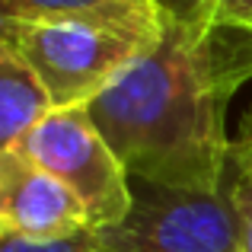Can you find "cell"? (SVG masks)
<instances>
[{"mask_svg":"<svg viewBox=\"0 0 252 252\" xmlns=\"http://www.w3.org/2000/svg\"><path fill=\"white\" fill-rule=\"evenodd\" d=\"M249 80L252 26L166 19L157 48L86 109L131 176L220 191L233 154L227 102Z\"/></svg>","mask_w":252,"mask_h":252,"instance_id":"obj_1","label":"cell"},{"mask_svg":"<svg viewBox=\"0 0 252 252\" xmlns=\"http://www.w3.org/2000/svg\"><path fill=\"white\" fill-rule=\"evenodd\" d=\"M163 29L166 16L154 0H131L58 19H0V42L29 61L55 109H77L154 51Z\"/></svg>","mask_w":252,"mask_h":252,"instance_id":"obj_2","label":"cell"},{"mask_svg":"<svg viewBox=\"0 0 252 252\" xmlns=\"http://www.w3.org/2000/svg\"><path fill=\"white\" fill-rule=\"evenodd\" d=\"M105 252H243L227 189L201 191L131 176V208L99 230Z\"/></svg>","mask_w":252,"mask_h":252,"instance_id":"obj_3","label":"cell"},{"mask_svg":"<svg viewBox=\"0 0 252 252\" xmlns=\"http://www.w3.org/2000/svg\"><path fill=\"white\" fill-rule=\"evenodd\" d=\"M19 150L80 198L96 230L112 227L128 214L131 172L109 147L86 105L55 109Z\"/></svg>","mask_w":252,"mask_h":252,"instance_id":"obj_4","label":"cell"},{"mask_svg":"<svg viewBox=\"0 0 252 252\" xmlns=\"http://www.w3.org/2000/svg\"><path fill=\"white\" fill-rule=\"evenodd\" d=\"M93 227L83 201L19 147L0 150V236L64 240Z\"/></svg>","mask_w":252,"mask_h":252,"instance_id":"obj_5","label":"cell"},{"mask_svg":"<svg viewBox=\"0 0 252 252\" xmlns=\"http://www.w3.org/2000/svg\"><path fill=\"white\" fill-rule=\"evenodd\" d=\"M55 112L45 83L13 45L0 42V150H13Z\"/></svg>","mask_w":252,"mask_h":252,"instance_id":"obj_6","label":"cell"},{"mask_svg":"<svg viewBox=\"0 0 252 252\" xmlns=\"http://www.w3.org/2000/svg\"><path fill=\"white\" fill-rule=\"evenodd\" d=\"M160 13L182 26L243 23L252 26V0H154Z\"/></svg>","mask_w":252,"mask_h":252,"instance_id":"obj_7","label":"cell"},{"mask_svg":"<svg viewBox=\"0 0 252 252\" xmlns=\"http://www.w3.org/2000/svg\"><path fill=\"white\" fill-rule=\"evenodd\" d=\"M131 0H0V19H58L77 13H96Z\"/></svg>","mask_w":252,"mask_h":252,"instance_id":"obj_8","label":"cell"},{"mask_svg":"<svg viewBox=\"0 0 252 252\" xmlns=\"http://www.w3.org/2000/svg\"><path fill=\"white\" fill-rule=\"evenodd\" d=\"M0 252H105L102 240H99L96 227H86L74 236H64V240H19V236H0Z\"/></svg>","mask_w":252,"mask_h":252,"instance_id":"obj_9","label":"cell"},{"mask_svg":"<svg viewBox=\"0 0 252 252\" xmlns=\"http://www.w3.org/2000/svg\"><path fill=\"white\" fill-rule=\"evenodd\" d=\"M236 208V220H240V240H243V252H252V147L249 154L240 157V166L230 185H223Z\"/></svg>","mask_w":252,"mask_h":252,"instance_id":"obj_10","label":"cell"}]
</instances>
